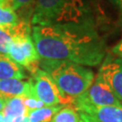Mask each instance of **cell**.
<instances>
[{"mask_svg":"<svg viewBox=\"0 0 122 122\" xmlns=\"http://www.w3.org/2000/svg\"><path fill=\"white\" fill-rule=\"evenodd\" d=\"M117 7H118V9H120L122 11V0H110Z\"/></svg>","mask_w":122,"mask_h":122,"instance_id":"cell-20","label":"cell"},{"mask_svg":"<svg viewBox=\"0 0 122 122\" xmlns=\"http://www.w3.org/2000/svg\"><path fill=\"white\" fill-rule=\"evenodd\" d=\"M39 68L50 74L65 98L67 105H72L95 79L94 72L90 68L69 61L41 59Z\"/></svg>","mask_w":122,"mask_h":122,"instance_id":"cell-3","label":"cell"},{"mask_svg":"<svg viewBox=\"0 0 122 122\" xmlns=\"http://www.w3.org/2000/svg\"><path fill=\"white\" fill-rule=\"evenodd\" d=\"M24 104L27 109H35L44 107V104L36 98H23Z\"/></svg>","mask_w":122,"mask_h":122,"instance_id":"cell-17","label":"cell"},{"mask_svg":"<svg viewBox=\"0 0 122 122\" xmlns=\"http://www.w3.org/2000/svg\"><path fill=\"white\" fill-rule=\"evenodd\" d=\"M5 104V100L0 98V112H2V110L4 109Z\"/></svg>","mask_w":122,"mask_h":122,"instance_id":"cell-21","label":"cell"},{"mask_svg":"<svg viewBox=\"0 0 122 122\" xmlns=\"http://www.w3.org/2000/svg\"><path fill=\"white\" fill-rule=\"evenodd\" d=\"M62 107L63 105H57L44 106L35 109H27L25 118L28 122H51L52 117Z\"/></svg>","mask_w":122,"mask_h":122,"instance_id":"cell-13","label":"cell"},{"mask_svg":"<svg viewBox=\"0 0 122 122\" xmlns=\"http://www.w3.org/2000/svg\"><path fill=\"white\" fill-rule=\"evenodd\" d=\"M94 22L92 10L84 0H35L32 25Z\"/></svg>","mask_w":122,"mask_h":122,"instance_id":"cell-2","label":"cell"},{"mask_svg":"<svg viewBox=\"0 0 122 122\" xmlns=\"http://www.w3.org/2000/svg\"><path fill=\"white\" fill-rule=\"evenodd\" d=\"M36 98L31 79L0 80V98L6 100L11 98ZM37 99V98H36Z\"/></svg>","mask_w":122,"mask_h":122,"instance_id":"cell-8","label":"cell"},{"mask_svg":"<svg viewBox=\"0 0 122 122\" xmlns=\"http://www.w3.org/2000/svg\"><path fill=\"white\" fill-rule=\"evenodd\" d=\"M99 73L122 102V59L114 56L112 53L106 54Z\"/></svg>","mask_w":122,"mask_h":122,"instance_id":"cell-7","label":"cell"},{"mask_svg":"<svg viewBox=\"0 0 122 122\" xmlns=\"http://www.w3.org/2000/svg\"><path fill=\"white\" fill-rule=\"evenodd\" d=\"M80 112H84L102 122H122V106L95 107L80 105L74 107Z\"/></svg>","mask_w":122,"mask_h":122,"instance_id":"cell-9","label":"cell"},{"mask_svg":"<svg viewBox=\"0 0 122 122\" xmlns=\"http://www.w3.org/2000/svg\"><path fill=\"white\" fill-rule=\"evenodd\" d=\"M79 114H80L81 119H82L84 122H102L100 121V120H99V119H97L96 118H94V117H92L91 115H89V114L84 113V112H80L79 111Z\"/></svg>","mask_w":122,"mask_h":122,"instance_id":"cell-19","label":"cell"},{"mask_svg":"<svg viewBox=\"0 0 122 122\" xmlns=\"http://www.w3.org/2000/svg\"><path fill=\"white\" fill-rule=\"evenodd\" d=\"M31 75L35 97L41 100L44 106L67 105L65 98L61 94L50 74L38 68L32 72Z\"/></svg>","mask_w":122,"mask_h":122,"instance_id":"cell-6","label":"cell"},{"mask_svg":"<svg viewBox=\"0 0 122 122\" xmlns=\"http://www.w3.org/2000/svg\"><path fill=\"white\" fill-rule=\"evenodd\" d=\"M6 79L26 80L27 76L22 66L11 60L6 54L0 53V80Z\"/></svg>","mask_w":122,"mask_h":122,"instance_id":"cell-12","label":"cell"},{"mask_svg":"<svg viewBox=\"0 0 122 122\" xmlns=\"http://www.w3.org/2000/svg\"><path fill=\"white\" fill-rule=\"evenodd\" d=\"M27 109L24 104L23 98H11L5 100L2 110L4 122H23L25 119Z\"/></svg>","mask_w":122,"mask_h":122,"instance_id":"cell-11","label":"cell"},{"mask_svg":"<svg viewBox=\"0 0 122 122\" xmlns=\"http://www.w3.org/2000/svg\"><path fill=\"white\" fill-rule=\"evenodd\" d=\"M121 25H122V14H121Z\"/></svg>","mask_w":122,"mask_h":122,"instance_id":"cell-23","label":"cell"},{"mask_svg":"<svg viewBox=\"0 0 122 122\" xmlns=\"http://www.w3.org/2000/svg\"><path fill=\"white\" fill-rule=\"evenodd\" d=\"M32 38L43 60L69 61L83 66L101 64L107 54L94 22L33 25Z\"/></svg>","mask_w":122,"mask_h":122,"instance_id":"cell-1","label":"cell"},{"mask_svg":"<svg viewBox=\"0 0 122 122\" xmlns=\"http://www.w3.org/2000/svg\"><path fill=\"white\" fill-rule=\"evenodd\" d=\"M111 53L114 56L122 59V38L111 48Z\"/></svg>","mask_w":122,"mask_h":122,"instance_id":"cell-18","label":"cell"},{"mask_svg":"<svg viewBox=\"0 0 122 122\" xmlns=\"http://www.w3.org/2000/svg\"><path fill=\"white\" fill-rule=\"evenodd\" d=\"M10 6L15 11L19 16V14L25 15L26 19L31 18L34 5H35V0H7Z\"/></svg>","mask_w":122,"mask_h":122,"instance_id":"cell-16","label":"cell"},{"mask_svg":"<svg viewBox=\"0 0 122 122\" xmlns=\"http://www.w3.org/2000/svg\"><path fill=\"white\" fill-rule=\"evenodd\" d=\"M0 122H4V117H3L2 112H0Z\"/></svg>","mask_w":122,"mask_h":122,"instance_id":"cell-22","label":"cell"},{"mask_svg":"<svg viewBox=\"0 0 122 122\" xmlns=\"http://www.w3.org/2000/svg\"><path fill=\"white\" fill-rule=\"evenodd\" d=\"M79 112L71 106H63L52 117L51 122H80Z\"/></svg>","mask_w":122,"mask_h":122,"instance_id":"cell-15","label":"cell"},{"mask_svg":"<svg viewBox=\"0 0 122 122\" xmlns=\"http://www.w3.org/2000/svg\"><path fill=\"white\" fill-rule=\"evenodd\" d=\"M21 19L10 6L7 0H0V26L15 25Z\"/></svg>","mask_w":122,"mask_h":122,"instance_id":"cell-14","label":"cell"},{"mask_svg":"<svg viewBox=\"0 0 122 122\" xmlns=\"http://www.w3.org/2000/svg\"><path fill=\"white\" fill-rule=\"evenodd\" d=\"M31 33L18 35L12 41L7 56L32 73L39 68L41 58L36 51Z\"/></svg>","mask_w":122,"mask_h":122,"instance_id":"cell-4","label":"cell"},{"mask_svg":"<svg viewBox=\"0 0 122 122\" xmlns=\"http://www.w3.org/2000/svg\"><path fill=\"white\" fill-rule=\"evenodd\" d=\"M80 105L95 107L122 106V102L116 97L109 84L98 72L90 88L85 92H83L81 96L78 97L72 103L73 107Z\"/></svg>","mask_w":122,"mask_h":122,"instance_id":"cell-5","label":"cell"},{"mask_svg":"<svg viewBox=\"0 0 122 122\" xmlns=\"http://www.w3.org/2000/svg\"><path fill=\"white\" fill-rule=\"evenodd\" d=\"M80 122H84V121H83L82 119H81V120H80Z\"/></svg>","mask_w":122,"mask_h":122,"instance_id":"cell-24","label":"cell"},{"mask_svg":"<svg viewBox=\"0 0 122 122\" xmlns=\"http://www.w3.org/2000/svg\"><path fill=\"white\" fill-rule=\"evenodd\" d=\"M31 32V24L25 20H20L15 25L0 26V53L7 55L9 45L12 41L18 35Z\"/></svg>","mask_w":122,"mask_h":122,"instance_id":"cell-10","label":"cell"}]
</instances>
